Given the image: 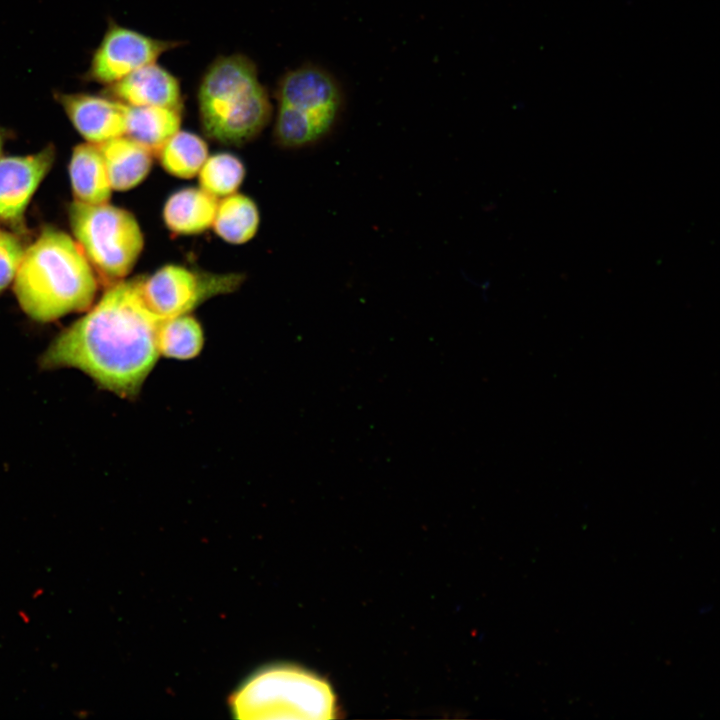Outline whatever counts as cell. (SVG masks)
<instances>
[{"instance_id":"1","label":"cell","mask_w":720,"mask_h":720,"mask_svg":"<svg viewBox=\"0 0 720 720\" xmlns=\"http://www.w3.org/2000/svg\"><path fill=\"white\" fill-rule=\"evenodd\" d=\"M142 277L118 281L83 317L63 330L40 358L45 369L76 368L122 397L140 389L160 354L164 319L148 307Z\"/></svg>"},{"instance_id":"2","label":"cell","mask_w":720,"mask_h":720,"mask_svg":"<svg viewBox=\"0 0 720 720\" xmlns=\"http://www.w3.org/2000/svg\"><path fill=\"white\" fill-rule=\"evenodd\" d=\"M13 282L20 307L38 322L88 309L98 289L93 267L77 242L51 227L25 249Z\"/></svg>"},{"instance_id":"3","label":"cell","mask_w":720,"mask_h":720,"mask_svg":"<svg viewBox=\"0 0 720 720\" xmlns=\"http://www.w3.org/2000/svg\"><path fill=\"white\" fill-rule=\"evenodd\" d=\"M197 98L203 131L223 144L251 141L271 117L268 92L255 64L242 54L216 58L200 81Z\"/></svg>"},{"instance_id":"4","label":"cell","mask_w":720,"mask_h":720,"mask_svg":"<svg viewBox=\"0 0 720 720\" xmlns=\"http://www.w3.org/2000/svg\"><path fill=\"white\" fill-rule=\"evenodd\" d=\"M276 100L274 136L287 148L305 147L326 137L345 107L339 80L315 64L286 72L277 85Z\"/></svg>"},{"instance_id":"5","label":"cell","mask_w":720,"mask_h":720,"mask_svg":"<svg viewBox=\"0 0 720 720\" xmlns=\"http://www.w3.org/2000/svg\"><path fill=\"white\" fill-rule=\"evenodd\" d=\"M240 719H329L335 716V695L317 675L290 665L254 674L232 696Z\"/></svg>"},{"instance_id":"6","label":"cell","mask_w":720,"mask_h":720,"mask_svg":"<svg viewBox=\"0 0 720 720\" xmlns=\"http://www.w3.org/2000/svg\"><path fill=\"white\" fill-rule=\"evenodd\" d=\"M68 215L77 244L102 278L114 284L132 271L143 250L144 236L131 212L108 202L74 200Z\"/></svg>"},{"instance_id":"7","label":"cell","mask_w":720,"mask_h":720,"mask_svg":"<svg viewBox=\"0 0 720 720\" xmlns=\"http://www.w3.org/2000/svg\"><path fill=\"white\" fill-rule=\"evenodd\" d=\"M243 280L239 273L200 272L168 264L142 277L141 289L148 307L165 320L187 314L210 297L234 291Z\"/></svg>"},{"instance_id":"8","label":"cell","mask_w":720,"mask_h":720,"mask_svg":"<svg viewBox=\"0 0 720 720\" xmlns=\"http://www.w3.org/2000/svg\"><path fill=\"white\" fill-rule=\"evenodd\" d=\"M178 45L175 41L157 39L116 24L110 25L93 55L90 77L99 83L111 85L138 68L156 62L162 54Z\"/></svg>"},{"instance_id":"9","label":"cell","mask_w":720,"mask_h":720,"mask_svg":"<svg viewBox=\"0 0 720 720\" xmlns=\"http://www.w3.org/2000/svg\"><path fill=\"white\" fill-rule=\"evenodd\" d=\"M55 154L54 147L47 146L27 156L0 157V219L16 222L23 217Z\"/></svg>"},{"instance_id":"10","label":"cell","mask_w":720,"mask_h":720,"mask_svg":"<svg viewBox=\"0 0 720 720\" xmlns=\"http://www.w3.org/2000/svg\"><path fill=\"white\" fill-rule=\"evenodd\" d=\"M59 101L87 142L100 144L125 134L127 105L112 98L84 93L62 94Z\"/></svg>"},{"instance_id":"11","label":"cell","mask_w":720,"mask_h":720,"mask_svg":"<svg viewBox=\"0 0 720 720\" xmlns=\"http://www.w3.org/2000/svg\"><path fill=\"white\" fill-rule=\"evenodd\" d=\"M108 92L113 99L128 106H182L179 80L156 62L111 84Z\"/></svg>"},{"instance_id":"12","label":"cell","mask_w":720,"mask_h":720,"mask_svg":"<svg viewBox=\"0 0 720 720\" xmlns=\"http://www.w3.org/2000/svg\"><path fill=\"white\" fill-rule=\"evenodd\" d=\"M111 188L127 191L140 184L149 174L152 153L127 136L98 144Z\"/></svg>"},{"instance_id":"13","label":"cell","mask_w":720,"mask_h":720,"mask_svg":"<svg viewBox=\"0 0 720 720\" xmlns=\"http://www.w3.org/2000/svg\"><path fill=\"white\" fill-rule=\"evenodd\" d=\"M217 199L202 188L186 187L172 193L163 207V220L176 235H195L212 226Z\"/></svg>"},{"instance_id":"14","label":"cell","mask_w":720,"mask_h":720,"mask_svg":"<svg viewBox=\"0 0 720 720\" xmlns=\"http://www.w3.org/2000/svg\"><path fill=\"white\" fill-rule=\"evenodd\" d=\"M69 176L76 201L102 204L110 199L112 188L98 144L87 142L74 147Z\"/></svg>"},{"instance_id":"15","label":"cell","mask_w":720,"mask_h":720,"mask_svg":"<svg viewBox=\"0 0 720 720\" xmlns=\"http://www.w3.org/2000/svg\"><path fill=\"white\" fill-rule=\"evenodd\" d=\"M181 120V107L128 106L124 135L158 155L180 130Z\"/></svg>"},{"instance_id":"16","label":"cell","mask_w":720,"mask_h":720,"mask_svg":"<svg viewBox=\"0 0 720 720\" xmlns=\"http://www.w3.org/2000/svg\"><path fill=\"white\" fill-rule=\"evenodd\" d=\"M259 222L256 203L246 195L233 193L218 203L212 226L221 239L239 245L255 236Z\"/></svg>"},{"instance_id":"17","label":"cell","mask_w":720,"mask_h":720,"mask_svg":"<svg viewBox=\"0 0 720 720\" xmlns=\"http://www.w3.org/2000/svg\"><path fill=\"white\" fill-rule=\"evenodd\" d=\"M158 156L170 175L189 179L199 173L207 159L208 147L199 135L179 130L163 145Z\"/></svg>"},{"instance_id":"18","label":"cell","mask_w":720,"mask_h":720,"mask_svg":"<svg viewBox=\"0 0 720 720\" xmlns=\"http://www.w3.org/2000/svg\"><path fill=\"white\" fill-rule=\"evenodd\" d=\"M204 342L198 321L187 314L163 320L158 334L160 354L181 360L194 358Z\"/></svg>"},{"instance_id":"19","label":"cell","mask_w":720,"mask_h":720,"mask_svg":"<svg viewBox=\"0 0 720 720\" xmlns=\"http://www.w3.org/2000/svg\"><path fill=\"white\" fill-rule=\"evenodd\" d=\"M245 174V166L239 157L222 152L207 157L199 171V183L209 194L225 197L236 193Z\"/></svg>"},{"instance_id":"20","label":"cell","mask_w":720,"mask_h":720,"mask_svg":"<svg viewBox=\"0 0 720 720\" xmlns=\"http://www.w3.org/2000/svg\"><path fill=\"white\" fill-rule=\"evenodd\" d=\"M24 251L14 234L0 230V292L14 281Z\"/></svg>"},{"instance_id":"21","label":"cell","mask_w":720,"mask_h":720,"mask_svg":"<svg viewBox=\"0 0 720 720\" xmlns=\"http://www.w3.org/2000/svg\"><path fill=\"white\" fill-rule=\"evenodd\" d=\"M89 714H90L89 711L86 709H80V710L74 711V715L79 719H85L89 716Z\"/></svg>"},{"instance_id":"22","label":"cell","mask_w":720,"mask_h":720,"mask_svg":"<svg viewBox=\"0 0 720 720\" xmlns=\"http://www.w3.org/2000/svg\"><path fill=\"white\" fill-rule=\"evenodd\" d=\"M18 615H19V617L21 618V620H22L24 623H29V622H30V617H29V615H28L25 611L20 610V611L18 612Z\"/></svg>"},{"instance_id":"23","label":"cell","mask_w":720,"mask_h":720,"mask_svg":"<svg viewBox=\"0 0 720 720\" xmlns=\"http://www.w3.org/2000/svg\"><path fill=\"white\" fill-rule=\"evenodd\" d=\"M43 593H44V590H43L42 588H37V589L34 590V592L32 593V597H33L34 599H37V598L40 597Z\"/></svg>"},{"instance_id":"24","label":"cell","mask_w":720,"mask_h":720,"mask_svg":"<svg viewBox=\"0 0 720 720\" xmlns=\"http://www.w3.org/2000/svg\"><path fill=\"white\" fill-rule=\"evenodd\" d=\"M2 147H3V137H2V134H1V132H0V154H1V151H2Z\"/></svg>"}]
</instances>
